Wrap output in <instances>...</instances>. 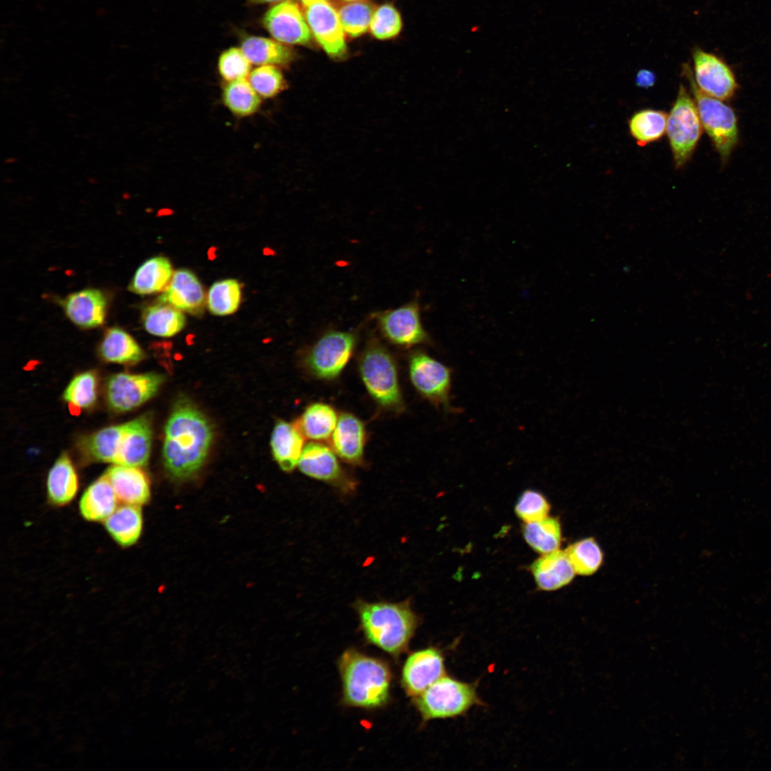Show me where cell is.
<instances>
[{
  "mask_svg": "<svg viewBox=\"0 0 771 771\" xmlns=\"http://www.w3.org/2000/svg\"><path fill=\"white\" fill-rule=\"evenodd\" d=\"M119 499L105 474L89 485L79 500L81 516L91 522L104 521L118 508Z\"/></svg>",
  "mask_w": 771,
  "mask_h": 771,
  "instance_id": "cell-23",
  "label": "cell"
},
{
  "mask_svg": "<svg viewBox=\"0 0 771 771\" xmlns=\"http://www.w3.org/2000/svg\"><path fill=\"white\" fill-rule=\"evenodd\" d=\"M241 301V286L233 278L223 279L213 283L206 295V306L216 316H227L235 313Z\"/></svg>",
  "mask_w": 771,
  "mask_h": 771,
  "instance_id": "cell-36",
  "label": "cell"
},
{
  "mask_svg": "<svg viewBox=\"0 0 771 771\" xmlns=\"http://www.w3.org/2000/svg\"><path fill=\"white\" fill-rule=\"evenodd\" d=\"M212 435L200 410L187 401L178 403L165 428L162 454L166 470L178 479L192 476L207 456Z\"/></svg>",
  "mask_w": 771,
  "mask_h": 771,
  "instance_id": "cell-1",
  "label": "cell"
},
{
  "mask_svg": "<svg viewBox=\"0 0 771 771\" xmlns=\"http://www.w3.org/2000/svg\"><path fill=\"white\" fill-rule=\"evenodd\" d=\"M263 25L279 42L306 44L311 39L306 19L298 6L291 1H283L270 9L264 15Z\"/></svg>",
  "mask_w": 771,
  "mask_h": 771,
  "instance_id": "cell-15",
  "label": "cell"
},
{
  "mask_svg": "<svg viewBox=\"0 0 771 771\" xmlns=\"http://www.w3.org/2000/svg\"><path fill=\"white\" fill-rule=\"evenodd\" d=\"M300 1L305 6H310L311 4H316V3H318V2L326 1V0H300Z\"/></svg>",
  "mask_w": 771,
  "mask_h": 771,
  "instance_id": "cell-46",
  "label": "cell"
},
{
  "mask_svg": "<svg viewBox=\"0 0 771 771\" xmlns=\"http://www.w3.org/2000/svg\"><path fill=\"white\" fill-rule=\"evenodd\" d=\"M356 609L366 640L397 657L407 650L418 625V618L408 602L358 601Z\"/></svg>",
  "mask_w": 771,
  "mask_h": 771,
  "instance_id": "cell-2",
  "label": "cell"
},
{
  "mask_svg": "<svg viewBox=\"0 0 771 771\" xmlns=\"http://www.w3.org/2000/svg\"><path fill=\"white\" fill-rule=\"evenodd\" d=\"M702 126L693 97L681 84L667 116L666 132L676 168L691 158L700 138Z\"/></svg>",
  "mask_w": 771,
  "mask_h": 771,
  "instance_id": "cell-7",
  "label": "cell"
},
{
  "mask_svg": "<svg viewBox=\"0 0 771 771\" xmlns=\"http://www.w3.org/2000/svg\"><path fill=\"white\" fill-rule=\"evenodd\" d=\"M408 368L411 383L423 398L446 412H454L450 404L452 370L449 367L423 351H415L409 358Z\"/></svg>",
  "mask_w": 771,
  "mask_h": 771,
  "instance_id": "cell-8",
  "label": "cell"
},
{
  "mask_svg": "<svg viewBox=\"0 0 771 771\" xmlns=\"http://www.w3.org/2000/svg\"><path fill=\"white\" fill-rule=\"evenodd\" d=\"M164 381L165 376L156 373L114 374L106 384L107 404L114 412L131 410L154 396Z\"/></svg>",
  "mask_w": 771,
  "mask_h": 771,
  "instance_id": "cell-10",
  "label": "cell"
},
{
  "mask_svg": "<svg viewBox=\"0 0 771 771\" xmlns=\"http://www.w3.org/2000/svg\"><path fill=\"white\" fill-rule=\"evenodd\" d=\"M538 586L544 590H554L568 584L575 572L565 553L559 549L543 554L531 565Z\"/></svg>",
  "mask_w": 771,
  "mask_h": 771,
  "instance_id": "cell-22",
  "label": "cell"
},
{
  "mask_svg": "<svg viewBox=\"0 0 771 771\" xmlns=\"http://www.w3.org/2000/svg\"><path fill=\"white\" fill-rule=\"evenodd\" d=\"M98 377L94 371L76 376L65 389L64 399L79 408H91L97 399Z\"/></svg>",
  "mask_w": 771,
  "mask_h": 771,
  "instance_id": "cell-38",
  "label": "cell"
},
{
  "mask_svg": "<svg viewBox=\"0 0 771 771\" xmlns=\"http://www.w3.org/2000/svg\"><path fill=\"white\" fill-rule=\"evenodd\" d=\"M377 320L383 335L393 344L411 347L430 343L422 325L417 302L382 312L377 316Z\"/></svg>",
  "mask_w": 771,
  "mask_h": 771,
  "instance_id": "cell-12",
  "label": "cell"
},
{
  "mask_svg": "<svg viewBox=\"0 0 771 771\" xmlns=\"http://www.w3.org/2000/svg\"><path fill=\"white\" fill-rule=\"evenodd\" d=\"M401 27L402 21L399 13L389 4L382 5L374 11L370 25L372 34L378 39H388L395 36Z\"/></svg>",
  "mask_w": 771,
  "mask_h": 771,
  "instance_id": "cell-42",
  "label": "cell"
},
{
  "mask_svg": "<svg viewBox=\"0 0 771 771\" xmlns=\"http://www.w3.org/2000/svg\"><path fill=\"white\" fill-rule=\"evenodd\" d=\"M63 310L76 326L93 328L105 321L107 302L104 293L96 288H86L68 295L61 301Z\"/></svg>",
  "mask_w": 771,
  "mask_h": 771,
  "instance_id": "cell-18",
  "label": "cell"
},
{
  "mask_svg": "<svg viewBox=\"0 0 771 771\" xmlns=\"http://www.w3.org/2000/svg\"><path fill=\"white\" fill-rule=\"evenodd\" d=\"M333 450L318 441L304 446L298 468L305 475L320 480L338 483L344 478Z\"/></svg>",
  "mask_w": 771,
  "mask_h": 771,
  "instance_id": "cell-21",
  "label": "cell"
},
{
  "mask_svg": "<svg viewBox=\"0 0 771 771\" xmlns=\"http://www.w3.org/2000/svg\"><path fill=\"white\" fill-rule=\"evenodd\" d=\"M692 56L693 77L698 89L721 101L731 99L738 85L729 66L715 54L700 48H695Z\"/></svg>",
  "mask_w": 771,
  "mask_h": 771,
  "instance_id": "cell-11",
  "label": "cell"
},
{
  "mask_svg": "<svg viewBox=\"0 0 771 771\" xmlns=\"http://www.w3.org/2000/svg\"><path fill=\"white\" fill-rule=\"evenodd\" d=\"M142 322L149 333L159 337H171L184 328L186 317L181 311L158 301L143 311Z\"/></svg>",
  "mask_w": 771,
  "mask_h": 771,
  "instance_id": "cell-30",
  "label": "cell"
},
{
  "mask_svg": "<svg viewBox=\"0 0 771 771\" xmlns=\"http://www.w3.org/2000/svg\"><path fill=\"white\" fill-rule=\"evenodd\" d=\"M303 441L299 428L283 420L276 424L271 445L273 457L282 470L289 472L296 468L304 448Z\"/></svg>",
  "mask_w": 771,
  "mask_h": 771,
  "instance_id": "cell-26",
  "label": "cell"
},
{
  "mask_svg": "<svg viewBox=\"0 0 771 771\" xmlns=\"http://www.w3.org/2000/svg\"><path fill=\"white\" fill-rule=\"evenodd\" d=\"M656 81L655 73L649 69H640L635 76V84L642 89H649L653 86Z\"/></svg>",
  "mask_w": 771,
  "mask_h": 771,
  "instance_id": "cell-44",
  "label": "cell"
},
{
  "mask_svg": "<svg viewBox=\"0 0 771 771\" xmlns=\"http://www.w3.org/2000/svg\"><path fill=\"white\" fill-rule=\"evenodd\" d=\"M338 665L346 704L371 709L388 702L391 672L386 662L349 649L343 653Z\"/></svg>",
  "mask_w": 771,
  "mask_h": 771,
  "instance_id": "cell-3",
  "label": "cell"
},
{
  "mask_svg": "<svg viewBox=\"0 0 771 771\" xmlns=\"http://www.w3.org/2000/svg\"><path fill=\"white\" fill-rule=\"evenodd\" d=\"M306 19L316 39L331 57H342L346 51L345 35L338 13L328 2L307 6Z\"/></svg>",
  "mask_w": 771,
  "mask_h": 771,
  "instance_id": "cell-14",
  "label": "cell"
},
{
  "mask_svg": "<svg viewBox=\"0 0 771 771\" xmlns=\"http://www.w3.org/2000/svg\"><path fill=\"white\" fill-rule=\"evenodd\" d=\"M446 674L445 655L438 647L412 652L402 670V685L408 696L415 697Z\"/></svg>",
  "mask_w": 771,
  "mask_h": 771,
  "instance_id": "cell-13",
  "label": "cell"
},
{
  "mask_svg": "<svg viewBox=\"0 0 771 771\" xmlns=\"http://www.w3.org/2000/svg\"><path fill=\"white\" fill-rule=\"evenodd\" d=\"M363 383L372 398L382 408L397 413L404 409L395 362L379 342L371 340L359 361Z\"/></svg>",
  "mask_w": 771,
  "mask_h": 771,
  "instance_id": "cell-4",
  "label": "cell"
},
{
  "mask_svg": "<svg viewBox=\"0 0 771 771\" xmlns=\"http://www.w3.org/2000/svg\"><path fill=\"white\" fill-rule=\"evenodd\" d=\"M667 114L660 110L645 109L640 110L630 118L629 131L640 146L660 140L666 132Z\"/></svg>",
  "mask_w": 771,
  "mask_h": 771,
  "instance_id": "cell-32",
  "label": "cell"
},
{
  "mask_svg": "<svg viewBox=\"0 0 771 771\" xmlns=\"http://www.w3.org/2000/svg\"><path fill=\"white\" fill-rule=\"evenodd\" d=\"M575 573L590 575L600 567L603 560V551L593 538L578 540L565 550Z\"/></svg>",
  "mask_w": 771,
  "mask_h": 771,
  "instance_id": "cell-37",
  "label": "cell"
},
{
  "mask_svg": "<svg viewBox=\"0 0 771 771\" xmlns=\"http://www.w3.org/2000/svg\"><path fill=\"white\" fill-rule=\"evenodd\" d=\"M338 417L334 408L324 403L308 405L302 414L299 428L306 438L315 441L328 440L332 435Z\"/></svg>",
  "mask_w": 771,
  "mask_h": 771,
  "instance_id": "cell-31",
  "label": "cell"
},
{
  "mask_svg": "<svg viewBox=\"0 0 771 771\" xmlns=\"http://www.w3.org/2000/svg\"><path fill=\"white\" fill-rule=\"evenodd\" d=\"M104 527L111 538L126 548L139 539L143 528L141 506L123 504L104 520Z\"/></svg>",
  "mask_w": 771,
  "mask_h": 771,
  "instance_id": "cell-28",
  "label": "cell"
},
{
  "mask_svg": "<svg viewBox=\"0 0 771 771\" xmlns=\"http://www.w3.org/2000/svg\"><path fill=\"white\" fill-rule=\"evenodd\" d=\"M241 49L249 61L256 65H283L292 58L287 47L264 37H246L241 42Z\"/></svg>",
  "mask_w": 771,
  "mask_h": 771,
  "instance_id": "cell-33",
  "label": "cell"
},
{
  "mask_svg": "<svg viewBox=\"0 0 771 771\" xmlns=\"http://www.w3.org/2000/svg\"><path fill=\"white\" fill-rule=\"evenodd\" d=\"M248 81L254 91L264 99L278 95L285 87L281 71L273 65H262L250 72Z\"/></svg>",
  "mask_w": 771,
  "mask_h": 771,
  "instance_id": "cell-40",
  "label": "cell"
},
{
  "mask_svg": "<svg viewBox=\"0 0 771 771\" xmlns=\"http://www.w3.org/2000/svg\"><path fill=\"white\" fill-rule=\"evenodd\" d=\"M125 423L109 426L81 437L77 448L88 461L116 463Z\"/></svg>",
  "mask_w": 771,
  "mask_h": 771,
  "instance_id": "cell-24",
  "label": "cell"
},
{
  "mask_svg": "<svg viewBox=\"0 0 771 771\" xmlns=\"http://www.w3.org/2000/svg\"><path fill=\"white\" fill-rule=\"evenodd\" d=\"M99 354L106 362L125 366L136 364L145 357L134 338L119 327L106 331L99 346Z\"/></svg>",
  "mask_w": 771,
  "mask_h": 771,
  "instance_id": "cell-27",
  "label": "cell"
},
{
  "mask_svg": "<svg viewBox=\"0 0 771 771\" xmlns=\"http://www.w3.org/2000/svg\"><path fill=\"white\" fill-rule=\"evenodd\" d=\"M104 474L123 504L141 506L149 500V479L141 467L114 464Z\"/></svg>",
  "mask_w": 771,
  "mask_h": 771,
  "instance_id": "cell-19",
  "label": "cell"
},
{
  "mask_svg": "<svg viewBox=\"0 0 771 771\" xmlns=\"http://www.w3.org/2000/svg\"><path fill=\"white\" fill-rule=\"evenodd\" d=\"M523 536L530 546L539 553L545 554L558 549L561 541L560 525L553 518L526 523Z\"/></svg>",
  "mask_w": 771,
  "mask_h": 771,
  "instance_id": "cell-35",
  "label": "cell"
},
{
  "mask_svg": "<svg viewBox=\"0 0 771 771\" xmlns=\"http://www.w3.org/2000/svg\"><path fill=\"white\" fill-rule=\"evenodd\" d=\"M366 432L356 416L343 413L338 417L331 437L333 451L345 462L361 465L363 461Z\"/></svg>",
  "mask_w": 771,
  "mask_h": 771,
  "instance_id": "cell-20",
  "label": "cell"
},
{
  "mask_svg": "<svg viewBox=\"0 0 771 771\" xmlns=\"http://www.w3.org/2000/svg\"><path fill=\"white\" fill-rule=\"evenodd\" d=\"M338 13L344 31L351 36L357 37L370 27L374 12L371 4L355 1L342 6Z\"/></svg>",
  "mask_w": 771,
  "mask_h": 771,
  "instance_id": "cell-39",
  "label": "cell"
},
{
  "mask_svg": "<svg viewBox=\"0 0 771 771\" xmlns=\"http://www.w3.org/2000/svg\"><path fill=\"white\" fill-rule=\"evenodd\" d=\"M152 443V425L148 415L125 423L115 464L142 467L147 464Z\"/></svg>",
  "mask_w": 771,
  "mask_h": 771,
  "instance_id": "cell-17",
  "label": "cell"
},
{
  "mask_svg": "<svg viewBox=\"0 0 771 771\" xmlns=\"http://www.w3.org/2000/svg\"><path fill=\"white\" fill-rule=\"evenodd\" d=\"M550 505L544 495L534 490H525L518 498L515 511L525 523L540 520L547 517Z\"/></svg>",
  "mask_w": 771,
  "mask_h": 771,
  "instance_id": "cell-43",
  "label": "cell"
},
{
  "mask_svg": "<svg viewBox=\"0 0 771 771\" xmlns=\"http://www.w3.org/2000/svg\"><path fill=\"white\" fill-rule=\"evenodd\" d=\"M356 343L353 333L330 331L311 347L305 358L306 366L317 378H336L349 361Z\"/></svg>",
  "mask_w": 771,
  "mask_h": 771,
  "instance_id": "cell-9",
  "label": "cell"
},
{
  "mask_svg": "<svg viewBox=\"0 0 771 771\" xmlns=\"http://www.w3.org/2000/svg\"><path fill=\"white\" fill-rule=\"evenodd\" d=\"M284 1V0H249V1H251V3H253V4L273 3V2H278V1Z\"/></svg>",
  "mask_w": 771,
  "mask_h": 771,
  "instance_id": "cell-45",
  "label": "cell"
},
{
  "mask_svg": "<svg viewBox=\"0 0 771 771\" xmlns=\"http://www.w3.org/2000/svg\"><path fill=\"white\" fill-rule=\"evenodd\" d=\"M222 101L233 114L239 117L253 115L261 104V96L245 79L228 81L223 89Z\"/></svg>",
  "mask_w": 771,
  "mask_h": 771,
  "instance_id": "cell-34",
  "label": "cell"
},
{
  "mask_svg": "<svg viewBox=\"0 0 771 771\" xmlns=\"http://www.w3.org/2000/svg\"><path fill=\"white\" fill-rule=\"evenodd\" d=\"M158 301L168 303L182 312L200 315L206 304V295L197 276L188 269L181 268L173 272Z\"/></svg>",
  "mask_w": 771,
  "mask_h": 771,
  "instance_id": "cell-16",
  "label": "cell"
},
{
  "mask_svg": "<svg viewBox=\"0 0 771 771\" xmlns=\"http://www.w3.org/2000/svg\"><path fill=\"white\" fill-rule=\"evenodd\" d=\"M218 70L227 81L243 79L250 74L251 62L241 49L231 47L219 56Z\"/></svg>",
  "mask_w": 771,
  "mask_h": 771,
  "instance_id": "cell-41",
  "label": "cell"
},
{
  "mask_svg": "<svg viewBox=\"0 0 771 771\" xmlns=\"http://www.w3.org/2000/svg\"><path fill=\"white\" fill-rule=\"evenodd\" d=\"M345 1H349V2H355V1H360L361 0H345Z\"/></svg>",
  "mask_w": 771,
  "mask_h": 771,
  "instance_id": "cell-47",
  "label": "cell"
},
{
  "mask_svg": "<svg viewBox=\"0 0 771 771\" xmlns=\"http://www.w3.org/2000/svg\"><path fill=\"white\" fill-rule=\"evenodd\" d=\"M682 74L689 82L702 128L722 159L727 160L738 141L737 119L735 111L722 101L698 89L688 64H683Z\"/></svg>",
  "mask_w": 771,
  "mask_h": 771,
  "instance_id": "cell-6",
  "label": "cell"
},
{
  "mask_svg": "<svg viewBox=\"0 0 771 771\" xmlns=\"http://www.w3.org/2000/svg\"><path fill=\"white\" fill-rule=\"evenodd\" d=\"M173 274L172 265L166 257H152L137 268L128 289L138 295L163 291L169 283Z\"/></svg>",
  "mask_w": 771,
  "mask_h": 771,
  "instance_id": "cell-29",
  "label": "cell"
},
{
  "mask_svg": "<svg viewBox=\"0 0 771 771\" xmlns=\"http://www.w3.org/2000/svg\"><path fill=\"white\" fill-rule=\"evenodd\" d=\"M79 490V478L66 453H62L51 468L46 480L49 502L56 506L71 503Z\"/></svg>",
  "mask_w": 771,
  "mask_h": 771,
  "instance_id": "cell-25",
  "label": "cell"
},
{
  "mask_svg": "<svg viewBox=\"0 0 771 771\" xmlns=\"http://www.w3.org/2000/svg\"><path fill=\"white\" fill-rule=\"evenodd\" d=\"M414 702L425 722L463 716L473 707L484 705L475 683L446 674L414 697Z\"/></svg>",
  "mask_w": 771,
  "mask_h": 771,
  "instance_id": "cell-5",
  "label": "cell"
}]
</instances>
